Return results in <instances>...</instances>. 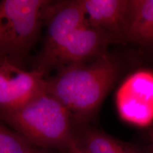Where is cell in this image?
Returning a JSON list of instances; mask_svg holds the SVG:
<instances>
[{"mask_svg": "<svg viewBox=\"0 0 153 153\" xmlns=\"http://www.w3.org/2000/svg\"><path fill=\"white\" fill-rule=\"evenodd\" d=\"M118 72V64L106 53L46 76V92L64 106L74 123L85 124L94 116L117 79Z\"/></svg>", "mask_w": 153, "mask_h": 153, "instance_id": "obj_1", "label": "cell"}, {"mask_svg": "<svg viewBox=\"0 0 153 153\" xmlns=\"http://www.w3.org/2000/svg\"><path fill=\"white\" fill-rule=\"evenodd\" d=\"M0 120L37 148L76 153L77 134L70 113L57 99L45 93L22 107L0 111Z\"/></svg>", "mask_w": 153, "mask_h": 153, "instance_id": "obj_2", "label": "cell"}, {"mask_svg": "<svg viewBox=\"0 0 153 153\" xmlns=\"http://www.w3.org/2000/svg\"><path fill=\"white\" fill-rule=\"evenodd\" d=\"M48 0L0 1V57L22 66L37 43Z\"/></svg>", "mask_w": 153, "mask_h": 153, "instance_id": "obj_3", "label": "cell"}, {"mask_svg": "<svg viewBox=\"0 0 153 153\" xmlns=\"http://www.w3.org/2000/svg\"><path fill=\"white\" fill-rule=\"evenodd\" d=\"M112 43L114 41L106 33L94 27L87 21L72 32L52 53L42 58H33L31 70L48 76L52 70L57 71L71 65L88 62L104 54L108 45Z\"/></svg>", "mask_w": 153, "mask_h": 153, "instance_id": "obj_4", "label": "cell"}, {"mask_svg": "<svg viewBox=\"0 0 153 153\" xmlns=\"http://www.w3.org/2000/svg\"><path fill=\"white\" fill-rule=\"evenodd\" d=\"M116 104L120 118L137 127L153 123V72L138 70L118 88Z\"/></svg>", "mask_w": 153, "mask_h": 153, "instance_id": "obj_5", "label": "cell"}, {"mask_svg": "<svg viewBox=\"0 0 153 153\" xmlns=\"http://www.w3.org/2000/svg\"><path fill=\"white\" fill-rule=\"evenodd\" d=\"M45 77L4 58L0 63V111L16 109L47 93Z\"/></svg>", "mask_w": 153, "mask_h": 153, "instance_id": "obj_6", "label": "cell"}, {"mask_svg": "<svg viewBox=\"0 0 153 153\" xmlns=\"http://www.w3.org/2000/svg\"><path fill=\"white\" fill-rule=\"evenodd\" d=\"M87 21L84 0L51 1L43 15L46 35L41 51L33 58H42L52 53L72 32Z\"/></svg>", "mask_w": 153, "mask_h": 153, "instance_id": "obj_7", "label": "cell"}, {"mask_svg": "<svg viewBox=\"0 0 153 153\" xmlns=\"http://www.w3.org/2000/svg\"><path fill=\"white\" fill-rule=\"evenodd\" d=\"M130 0H84L87 22L114 42L126 41Z\"/></svg>", "mask_w": 153, "mask_h": 153, "instance_id": "obj_8", "label": "cell"}, {"mask_svg": "<svg viewBox=\"0 0 153 153\" xmlns=\"http://www.w3.org/2000/svg\"><path fill=\"white\" fill-rule=\"evenodd\" d=\"M126 41L153 46V0H131Z\"/></svg>", "mask_w": 153, "mask_h": 153, "instance_id": "obj_9", "label": "cell"}, {"mask_svg": "<svg viewBox=\"0 0 153 153\" xmlns=\"http://www.w3.org/2000/svg\"><path fill=\"white\" fill-rule=\"evenodd\" d=\"M76 153H141L135 147L96 129L77 134Z\"/></svg>", "mask_w": 153, "mask_h": 153, "instance_id": "obj_10", "label": "cell"}, {"mask_svg": "<svg viewBox=\"0 0 153 153\" xmlns=\"http://www.w3.org/2000/svg\"><path fill=\"white\" fill-rule=\"evenodd\" d=\"M36 148L0 120V153H35Z\"/></svg>", "mask_w": 153, "mask_h": 153, "instance_id": "obj_11", "label": "cell"}, {"mask_svg": "<svg viewBox=\"0 0 153 153\" xmlns=\"http://www.w3.org/2000/svg\"><path fill=\"white\" fill-rule=\"evenodd\" d=\"M35 153H53L51 152V150H47V149L42 148H36Z\"/></svg>", "mask_w": 153, "mask_h": 153, "instance_id": "obj_12", "label": "cell"}, {"mask_svg": "<svg viewBox=\"0 0 153 153\" xmlns=\"http://www.w3.org/2000/svg\"><path fill=\"white\" fill-rule=\"evenodd\" d=\"M150 137H151V145H150V153H153V135H150Z\"/></svg>", "mask_w": 153, "mask_h": 153, "instance_id": "obj_13", "label": "cell"}, {"mask_svg": "<svg viewBox=\"0 0 153 153\" xmlns=\"http://www.w3.org/2000/svg\"><path fill=\"white\" fill-rule=\"evenodd\" d=\"M3 60H4V58H2V57H0V63L2 62Z\"/></svg>", "mask_w": 153, "mask_h": 153, "instance_id": "obj_14", "label": "cell"}, {"mask_svg": "<svg viewBox=\"0 0 153 153\" xmlns=\"http://www.w3.org/2000/svg\"><path fill=\"white\" fill-rule=\"evenodd\" d=\"M150 135H153V128H152V132H151Z\"/></svg>", "mask_w": 153, "mask_h": 153, "instance_id": "obj_15", "label": "cell"}]
</instances>
